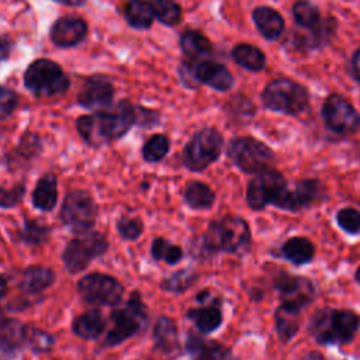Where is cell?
<instances>
[{
	"mask_svg": "<svg viewBox=\"0 0 360 360\" xmlns=\"http://www.w3.org/2000/svg\"><path fill=\"white\" fill-rule=\"evenodd\" d=\"M8 51H10V45H8L7 39L3 38V37H0V60H3V59L7 58Z\"/></svg>",
	"mask_w": 360,
	"mask_h": 360,
	"instance_id": "45",
	"label": "cell"
},
{
	"mask_svg": "<svg viewBox=\"0 0 360 360\" xmlns=\"http://www.w3.org/2000/svg\"><path fill=\"white\" fill-rule=\"evenodd\" d=\"M4 319H3V312H1V309H0V322H3Z\"/></svg>",
	"mask_w": 360,
	"mask_h": 360,
	"instance_id": "50",
	"label": "cell"
},
{
	"mask_svg": "<svg viewBox=\"0 0 360 360\" xmlns=\"http://www.w3.org/2000/svg\"><path fill=\"white\" fill-rule=\"evenodd\" d=\"M62 222L73 232L83 233L94 225L97 207L91 195L84 190L70 191L60 208Z\"/></svg>",
	"mask_w": 360,
	"mask_h": 360,
	"instance_id": "10",
	"label": "cell"
},
{
	"mask_svg": "<svg viewBox=\"0 0 360 360\" xmlns=\"http://www.w3.org/2000/svg\"><path fill=\"white\" fill-rule=\"evenodd\" d=\"M180 45H181L184 55H187L188 58H193V59L207 56L211 53V49H212L210 41L202 34H200L197 31L184 32L181 35Z\"/></svg>",
	"mask_w": 360,
	"mask_h": 360,
	"instance_id": "31",
	"label": "cell"
},
{
	"mask_svg": "<svg viewBox=\"0 0 360 360\" xmlns=\"http://www.w3.org/2000/svg\"><path fill=\"white\" fill-rule=\"evenodd\" d=\"M193 75L195 80L208 84L210 87L225 91L229 90L233 86V77L231 72L221 63L211 62V60H202L198 65H195Z\"/></svg>",
	"mask_w": 360,
	"mask_h": 360,
	"instance_id": "18",
	"label": "cell"
},
{
	"mask_svg": "<svg viewBox=\"0 0 360 360\" xmlns=\"http://www.w3.org/2000/svg\"><path fill=\"white\" fill-rule=\"evenodd\" d=\"M287 186L285 177L278 170L270 167L259 172L248 183L246 202L250 210L262 211L267 205H274Z\"/></svg>",
	"mask_w": 360,
	"mask_h": 360,
	"instance_id": "8",
	"label": "cell"
},
{
	"mask_svg": "<svg viewBox=\"0 0 360 360\" xmlns=\"http://www.w3.org/2000/svg\"><path fill=\"white\" fill-rule=\"evenodd\" d=\"M326 198V188L322 181L318 179H301L294 183L292 188H288V186L284 188L274 207L283 211L297 212L319 204Z\"/></svg>",
	"mask_w": 360,
	"mask_h": 360,
	"instance_id": "12",
	"label": "cell"
},
{
	"mask_svg": "<svg viewBox=\"0 0 360 360\" xmlns=\"http://www.w3.org/2000/svg\"><path fill=\"white\" fill-rule=\"evenodd\" d=\"M336 224L343 232H346L349 235L359 233L360 232V211L353 207L340 208L336 212Z\"/></svg>",
	"mask_w": 360,
	"mask_h": 360,
	"instance_id": "37",
	"label": "cell"
},
{
	"mask_svg": "<svg viewBox=\"0 0 360 360\" xmlns=\"http://www.w3.org/2000/svg\"><path fill=\"white\" fill-rule=\"evenodd\" d=\"M222 146V135L215 128H204L184 146L183 163L191 172H202L219 158Z\"/></svg>",
	"mask_w": 360,
	"mask_h": 360,
	"instance_id": "6",
	"label": "cell"
},
{
	"mask_svg": "<svg viewBox=\"0 0 360 360\" xmlns=\"http://www.w3.org/2000/svg\"><path fill=\"white\" fill-rule=\"evenodd\" d=\"M77 290L84 301L94 305H117L124 295L121 283L103 273H90L82 277Z\"/></svg>",
	"mask_w": 360,
	"mask_h": 360,
	"instance_id": "13",
	"label": "cell"
},
{
	"mask_svg": "<svg viewBox=\"0 0 360 360\" xmlns=\"http://www.w3.org/2000/svg\"><path fill=\"white\" fill-rule=\"evenodd\" d=\"M87 32V24L77 17H62L51 28V39L58 46L77 45Z\"/></svg>",
	"mask_w": 360,
	"mask_h": 360,
	"instance_id": "17",
	"label": "cell"
},
{
	"mask_svg": "<svg viewBox=\"0 0 360 360\" xmlns=\"http://www.w3.org/2000/svg\"><path fill=\"white\" fill-rule=\"evenodd\" d=\"M155 13L150 3L145 0H129L125 6V18L128 24L138 30H146L152 25Z\"/></svg>",
	"mask_w": 360,
	"mask_h": 360,
	"instance_id": "28",
	"label": "cell"
},
{
	"mask_svg": "<svg viewBox=\"0 0 360 360\" xmlns=\"http://www.w3.org/2000/svg\"><path fill=\"white\" fill-rule=\"evenodd\" d=\"M187 318L194 322L195 328L201 333H211L222 323V312L215 304H210L202 308H191L187 312Z\"/></svg>",
	"mask_w": 360,
	"mask_h": 360,
	"instance_id": "24",
	"label": "cell"
},
{
	"mask_svg": "<svg viewBox=\"0 0 360 360\" xmlns=\"http://www.w3.org/2000/svg\"><path fill=\"white\" fill-rule=\"evenodd\" d=\"M104 326L105 322L101 312L98 309H90L75 319L72 329L83 339H96L101 335Z\"/></svg>",
	"mask_w": 360,
	"mask_h": 360,
	"instance_id": "27",
	"label": "cell"
},
{
	"mask_svg": "<svg viewBox=\"0 0 360 360\" xmlns=\"http://www.w3.org/2000/svg\"><path fill=\"white\" fill-rule=\"evenodd\" d=\"M202 243L208 252L243 255L252 245L250 226L242 217L226 215L208 225Z\"/></svg>",
	"mask_w": 360,
	"mask_h": 360,
	"instance_id": "3",
	"label": "cell"
},
{
	"mask_svg": "<svg viewBox=\"0 0 360 360\" xmlns=\"http://www.w3.org/2000/svg\"><path fill=\"white\" fill-rule=\"evenodd\" d=\"M117 229H118V233L124 239L134 240V239H136L142 233V224L138 219L122 217L117 222Z\"/></svg>",
	"mask_w": 360,
	"mask_h": 360,
	"instance_id": "40",
	"label": "cell"
},
{
	"mask_svg": "<svg viewBox=\"0 0 360 360\" xmlns=\"http://www.w3.org/2000/svg\"><path fill=\"white\" fill-rule=\"evenodd\" d=\"M354 280H356V283L360 285V266L356 269V271H354Z\"/></svg>",
	"mask_w": 360,
	"mask_h": 360,
	"instance_id": "49",
	"label": "cell"
},
{
	"mask_svg": "<svg viewBox=\"0 0 360 360\" xmlns=\"http://www.w3.org/2000/svg\"><path fill=\"white\" fill-rule=\"evenodd\" d=\"M135 111L128 101H121L117 105L101 110L93 115H83L77 120L76 127L82 138L98 146L105 142L121 138L134 124Z\"/></svg>",
	"mask_w": 360,
	"mask_h": 360,
	"instance_id": "1",
	"label": "cell"
},
{
	"mask_svg": "<svg viewBox=\"0 0 360 360\" xmlns=\"http://www.w3.org/2000/svg\"><path fill=\"white\" fill-rule=\"evenodd\" d=\"M360 329V315L353 309L321 308L308 322L311 338L322 346L349 345Z\"/></svg>",
	"mask_w": 360,
	"mask_h": 360,
	"instance_id": "2",
	"label": "cell"
},
{
	"mask_svg": "<svg viewBox=\"0 0 360 360\" xmlns=\"http://www.w3.org/2000/svg\"><path fill=\"white\" fill-rule=\"evenodd\" d=\"M55 1H59L62 4H66V6H73V7H77V6H82L84 4L86 0H55Z\"/></svg>",
	"mask_w": 360,
	"mask_h": 360,
	"instance_id": "46",
	"label": "cell"
},
{
	"mask_svg": "<svg viewBox=\"0 0 360 360\" xmlns=\"http://www.w3.org/2000/svg\"><path fill=\"white\" fill-rule=\"evenodd\" d=\"M292 15L298 25L308 28V30L315 28L319 24V21L322 20L318 7L308 0L295 1L292 6Z\"/></svg>",
	"mask_w": 360,
	"mask_h": 360,
	"instance_id": "32",
	"label": "cell"
},
{
	"mask_svg": "<svg viewBox=\"0 0 360 360\" xmlns=\"http://www.w3.org/2000/svg\"><path fill=\"white\" fill-rule=\"evenodd\" d=\"M302 360H325V359H323V356H322L321 353H316V352H311V353L305 354V356L302 357Z\"/></svg>",
	"mask_w": 360,
	"mask_h": 360,
	"instance_id": "47",
	"label": "cell"
},
{
	"mask_svg": "<svg viewBox=\"0 0 360 360\" xmlns=\"http://www.w3.org/2000/svg\"><path fill=\"white\" fill-rule=\"evenodd\" d=\"M24 193H25V187L22 184L14 186L11 188L0 187V207L11 208L17 205L22 200Z\"/></svg>",
	"mask_w": 360,
	"mask_h": 360,
	"instance_id": "41",
	"label": "cell"
},
{
	"mask_svg": "<svg viewBox=\"0 0 360 360\" xmlns=\"http://www.w3.org/2000/svg\"><path fill=\"white\" fill-rule=\"evenodd\" d=\"M6 291H7V283H6L4 277L0 276V298L6 294Z\"/></svg>",
	"mask_w": 360,
	"mask_h": 360,
	"instance_id": "48",
	"label": "cell"
},
{
	"mask_svg": "<svg viewBox=\"0 0 360 360\" xmlns=\"http://www.w3.org/2000/svg\"><path fill=\"white\" fill-rule=\"evenodd\" d=\"M352 69L354 76L360 80V48L354 52L353 58H352Z\"/></svg>",
	"mask_w": 360,
	"mask_h": 360,
	"instance_id": "44",
	"label": "cell"
},
{
	"mask_svg": "<svg viewBox=\"0 0 360 360\" xmlns=\"http://www.w3.org/2000/svg\"><path fill=\"white\" fill-rule=\"evenodd\" d=\"M274 290L283 304H290L301 309L307 308L315 298L314 283L304 276L281 271L273 281Z\"/></svg>",
	"mask_w": 360,
	"mask_h": 360,
	"instance_id": "15",
	"label": "cell"
},
{
	"mask_svg": "<svg viewBox=\"0 0 360 360\" xmlns=\"http://www.w3.org/2000/svg\"><path fill=\"white\" fill-rule=\"evenodd\" d=\"M146 322L145 307L138 298H131L124 308L111 314V329L108 330L104 345L115 346L134 336Z\"/></svg>",
	"mask_w": 360,
	"mask_h": 360,
	"instance_id": "11",
	"label": "cell"
},
{
	"mask_svg": "<svg viewBox=\"0 0 360 360\" xmlns=\"http://www.w3.org/2000/svg\"><path fill=\"white\" fill-rule=\"evenodd\" d=\"M262 101L271 111L297 115L307 108L309 96L300 83L290 79H276L264 87Z\"/></svg>",
	"mask_w": 360,
	"mask_h": 360,
	"instance_id": "5",
	"label": "cell"
},
{
	"mask_svg": "<svg viewBox=\"0 0 360 360\" xmlns=\"http://www.w3.org/2000/svg\"><path fill=\"white\" fill-rule=\"evenodd\" d=\"M155 345L160 352L174 353L179 350V333L176 323L167 318L160 316L155 325L153 330Z\"/></svg>",
	"mask_w": 360,
	"mask_h": 360,
	"instance_id": "23",
	"label": "cell"
},
{
	"mask_svg": "<svg viewBox=\"0 0 360 360\" xmlns=\"http://www.w3.org/2000/svg\"><path fill=\"white\" fill-rule=\"evenodd\" d=\"M184 201L194 210H207L215 201V193L202 181H193L184 191Z\"/></svg>",
	"mask_w": 360,
	"mask_h": 360,
	"instance_id": "30",
	"label": "cell"
},
{
	"mask_svg": "<svg viewBox=\"0 0 360 360\" xmlns=\"http://www.w3.org/2000/svg\"><path fill=\"white\" fill-rule=\"evenodd\" d=\"M27 340L31 349L35 352H46L52 347V343H53V339L51 335L38 329H32L31 333L27 335Z\"/></svg>",
	"mask_w": 360,
	"mask_h": 360,
	"instance_id": "42",
	"label": "cell"
},
{
	"mask_svg": "<svg viewBox=\"0 0 360 360\" xmlns=\"http://www.w3.org/2000/svg\"><path fill=\"white\" fill-rule=\"evenodd\" d=\"M49 236V228L35 219H27L20 232V238L30 245L44 243Z\"/></svg>",
	"mask_w": 360,
	"mask_h": 360,
	"instance_id": "36",
	"label": "cell"
},
{
	"mask_svg": "<svg viewBox=\"0 0 360 360\" xmlns=\"http://www.w3.org/2000/svg\"><path fill=\"white\" fill-rule=\"evenodd\" d=\"M17 105V96L10 89L0 87V120L7 118Z\"/></svg>",
	"mask_w": 360,
	"mask_h": 360,
	"instance_id": "43",
	"label": "cell"
},
{
	"mask_svg": "<svg viewBox=\"0 0 360 360\" xmlns=\"http://www.w3.org/2000/svg\"><path fill=\"white\" fill-rule=\"evenodd\" d=\"M53 281L55 274L51 269L44 266H31L22 274L21 287L28 294H38L51 287Z\"/></svg>",
	"mask_w": 360,
	"mask_h": 360,
	"instance_id": "26",
	"label": "cell"
},
{
	"mask_svg": "<svg viewBox=\"0 0 360 360\" xmlns=\"http://www.w3.org/2000/svg\"><path fill=\"white\" fill-rule=\"evenodd\" d=\"M278 256L294 266H304L314 260L315 246L305 236H291L280 246Z\"/></svg>",
	"mask_w": 360,
	"mask_h": 360,
	"instance_id": "20",
	"label": "cell"
},
{
	"mask_svg": "<svg viewBox=\"0 0 360 360\" xmlns=\"http://www.w3.org/2000/svg\"><path fill=\"white\" fill-rule=\"evenodd\" d=\"M231 350L218 342H205L197 352V360H231Z\"/></svg>",
	"mask_w": 360,
	"mask_h": 360,
	"instance_id": "38",
	"label": "cell"
},
{
	"mask_svg": "<svg viewBox=\"0 0 360 360\" xmlns=\"http://www.w3.org/2000/svg\"><path fill=\"white\" fill-rule=\"evenodd\" d=\"M194 278H195V274H193L187 270H181V271L172 274L169 278H166L162 283V288H165L167 291H173V292H180V291L188 288V285L194 281Z\"/></svg>",
	"mask_w": 360,
	"mask_h": 360,
	"instance_id": "39",
	"label": "cell"
},
{
	"mask_svg": "<svg viewBox=\"0 0 360 360\" xmlns=\"http://www.w3.org/2000/svg\"><path fill=\"white\" fill-rule=\"evenodd\" d=\"M150 253H152L153 259L163 260L167 264H176L183 257V250L179 246L172 245L169 240L162 239V238H158L153 240V243L150 246Z\"/></svg>",
	"mask_w": 360,
	"mask_h": 360,
	"instance_id": "33",
	"label": "cell"
},
{
	"mask_svg": "<svg viewBox=\"0 0 360 360\" xmlns=\"http://www.w3.org/2000/svg\"><path fill=\"white\" fill-rule=\"evenodd\" d=\"M321 114L326 128L332 132L349 135L360 129V114L342 96L330 94L325 100Z\"/></svg>",
	"mask_w": 360,
	"mask_h": 360,
	"instance_id": "14",
	"label": "cell"
},
{
	"mask_svg": "<svg viewBox=\"0 0 360 360\" xmlns=\"http://www.w3.org/2000/svg\"><path fill=\"white\" fill-rule=\"evenodd\" d=\"M155 15L166 25H174L181 17L180 7L173 0H150Z\"/></svg>",
	"mask_w": 360,
	"mask_h": 360,
	"instance_id": "34",
	"label": "cell"
},
{
	"mask_svg": "<svg viewBox=\"0 0 360 360\" xmlns=\"http://www.w3.org/2000/svg\"><path fill=\"white\" fill-rule=\"evenodd\" d=\"M24 84L37 96H55L69 87V79L53 60L38 59L27 68Z\"/></svg>",
	"mask_w": 360,
	"mask_h": 360,
	"instance_id": "7",
	"label": "cell"
},
{
	"mask_svg": "<svg viewBox=\"0 0 360 360\" xmlns=\"http://www.w3.org/2000/svg\"><path fill=\"white\" fill-rule=\"evenodd\" d=\"M107 248L108 243L101 233L87 231L66 245L62 259L68 271L76 274L84 270L93 259L103 255Z\"/></svg>",
	"mask_w": 360,
	"mask_h": 360,
	"instance_id": "9",
	"label": "cell"
},
{
	"mask_svg": "<svg viewBox=\"0 0 360 360\" xmlns=\"http://www.w3.org/2000/svg\"><path fill=\"white\" fill-rule=\"evenodd\" d=\"M169 152V139L165 135H153L146 141L142 149L143 159L148 162H159L162 160Z\"/></svg>",
	"mask_w": 360,
	"mask_h": 360,
	"instance_id": "35",
	"label": "cell"
},
{
	"mask_svg": "<svg viewBox=\"0 0 360 360\" xmlns=\"http://www.w3.org/2000/svg\"><path fill=\"white\" fill-rule=\"evenodd\" d=\"M302 309L290 304H280L274 312L276 332L281 343H288L301 328Z\"/></svg>",
	"mask_w": 360,
	"mask_h": 360,
	"instance_id": "19",
	"label": "cell"
},
{
	"mask_svg": "<svg viewBox=\"0 0 360 360\" xmlns=\"http://www.w3.org/2000/svg\"><path fill=\"white\" fill-rule=\"evenodd\" d=\"M226 153L232 163L248 174L270 169L276 162L274 152L264 142L252 136L233 138L228 143Z\"/></svg>",
	"mask_w": 360,
	"mask_h": 360,
	"instance_id": "4",
	"label": "cell"
},
{
	"mask_svg": "<svg viewBox=\"0 0 360 360\" xmlns=\"http://www.w3.org/2000/svg\"><path fill=\"white\" fill-rule=\"evenodd\" d=\"M114 96V89L111 83L101 76L89 77L77 96L79 104L90 110H105L110 107Z\"/></svg>",
	"mask_w": 360,
	"mask_h": 360,
	"instance_id": "16",
	"label": "cell"
},
{
	"mask_svg": "<svg viewBox=\"0 0 360 360\" xmlns=\"http://www.w3.org/2000/svg\"><path fill=\"white\" fill-rule=\"evenodd\" d=\"M253 21L259 32L269 41H276L281 37L284 31V20L274 10L267 6L256 7L252 13Z\"/></svg>",
	"mask_w": 360,
	"mask_h": 360,
	"instance_id": "22",
	"label": "cell"
},
{
	"mask_svg": "<svg viewBox=\"0 0 360 360\" xmlns=\"http://www.w3.org/2000/svg\"><path fill=\"white\" fill-rule=\"evenodd\" d=\"M56 177L53 174H45L41 177L32 191V202L38 210L51 211L58 201Z\"/></svg>",
	"mask_w": 360,
	"mask_h": 360,
	"instance_id": "25",
	"label": "cell"
},
{
	"mask_svg": "<svg viewBox=\"0 0 360 360\" xmlns=\"http://www.w3.org/2000/svg\"><path fill=\"white\" fill-rule=\"evenodd\" d=\"M232 58L239 66L252 72H259L266 65L264 53L259 48L249 44L236 45L232 49Z\"/></svg>",
	"mask_w": 360,
	"mask_h": 360,
	"instance_id": "29",
	"label": "cell"
},
{
	"mask_svg": "<svg viewBox=\"0 0 360 360\" xmlns=\"http://www.w3.org/2000/svg\"><path fill=\"white\" fill-rule=\"evenodd\" d=\"M25 339L27 333L18 321L4 319L0 322V360L14 357Z\"/></svg>",
	"mask_w": 360,
	"mask_h": 360,
	"instance_id": "21",
	"label": "cell"
}]
</instances>
